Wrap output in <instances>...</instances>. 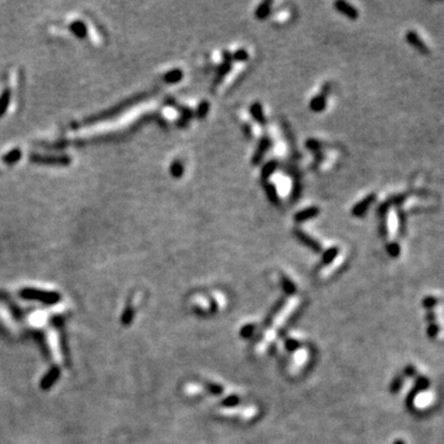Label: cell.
Returning <instances> with one entry per match:
<instances>
[{"label": "cell", "instance_id": "obj_9", "mask_svg": "<svg viewBox=\"0 0 444 444\" xmlns=\"http://www.w3.org/2000/svg\"><path fill=\"white\" fill-rule=\"evenodd\" d=\"M132 318H134V310H132L131 306H127L123 316V323L129 324L132 321Z\"/></svg>", "mask_w": 444, "mask_h": 444}, {"label": "cell", "instance_id": "obj_19", "mask_svg": "<svg viewBox=\"0 0 444 444\" xmlns=\"http://www.w3.org/2000/svg\"><path fill=\"white\" fill-rule=\"evenodd\" d=\"M287 347H288V349H290V350L295 349V348L297 347V342L293 341V339H288V341H287Z\"/></svg>", "mask_w": 444, "mask_h": 444}, {"label": "cell", "instance_id": "obj_6", "mask_svg": "<svg viewBox=\"0 0 444 444\" xmlns=\"http://www.w3.org/2000/svg\"><path fill=\"white\" fill-rule=\"evenodd\" d=\"M10 97H11V93H10L9 89H5L2 94L0 95V116L4 115L5 111H6L10 103Z\"/></svg>", "mask_w": 444, "mask_h": 444}, {"label": "cell", "instance_id": "obj_18", "mask_svg": "<svg viewBox=\"0 0 444 444\" xmlns=\"http://www.w3.org/2000/svg\"><path fill=\"white\" fill-rule=\"evenodd\" d=\"M336 254H337V249H331V251L327 253V258H324V262H327V263L331 262L332 259H333V257H336Z\"/></svg>", "mask_w": 444, "mask_h": 444}, {"label": "cell", "instance_id": "obj_20", "mask_svg": "<svg viewBox=\"0 0 444 444\" xmlns=\"http://www.w3.org/2000/svg\"><path fill=\"white\" fill-rule=\"evenodd\" d=\"M394 444H405V443L402 442V441H397V442H395Z\"/></svg>", "mask_w": 444, "mask_h": 444}, {"label": "cell", "instance_id": "obj_12", "mask_svg": "<svg viewBox=\"0 0 444 444\" xmlns=\"http://www.w3.org/2000/svg\"><path fill=\"white\" fill-rule=\"evenodd\" d=\"M240 402V399L237 396H230L222 401V406H236Z\"/></svg>", "mask_w": 444, "mask_h": 444}, {"label": "cell", "instance_id": "obj_2", "mask_svg": "<svg viewBox=\"0 0 444 444\" xmlns=\"http://www.w3.org/2000/svg\"><path fill=\"white\" fill-rule=\"evenodd\" d=\"M59 375H61V370H59V368L52 367L48 373L43 376L42 380H41L40 383L41 389H42V390H48V389H51L52 386L54 385V383L59 379Z\"/></svg>", "mask_w": 444, "mask_h": 444}, {"label": "cell", "instance_id": "obj_13", "mask_svg": "<svg viewBox=\"0 0 444 444\" xmlns=\"http://www.w3.org/2000/svg\"><path fill=\"white\" fill-rule=\"evenodd\" d=\"M207 389H209L210 393H212L214 395H220L223 391L222 386L217 385V384H207Z\"/></svg>", "mask_w": 444, "mask_h": 444}, {"label": "cell", "instance_id": "obj_11", "mask_svg": "<svg viewBox=\"0 0 444 444\" xmlns=\"http://www.w3.org/2000/svg\"><path fill=\"white\" fill-rule=\"evenodd\" d=\"M315 214H317V209H310V210H306V211L300 212L297 215V220H305V219H310V216H313Z\"/></svg>", "mask_w": 444, "mask_h": 444}, {"label": "cell", "instance_id": "obj_3", "mask_svg": "<svg viewBox=\"0 0 444 444\" xmlns=\"http://www.w3.org/2000/svg\"><path fill=\"white\" fill-rule=\"evenodd\" d=\"M31 160L41 164H59L66 165L71 163V158L68 157H42V155H32Z\"/></svg>", "mask_w": 444, "mask_h": 444}, {"label": "cell", "instance_id": "obj_7", "mask_svg": "<svg viewBox=\"0 0 444 444\" xmlns=\"http://www.w3.org/2000/svg\"><path fill=\"white\" fill-rule=\"evenodd\" d=\"M20 158H21V150H20V149H12L11 152H9V153H7V154L4 155L2 160H4V162L6 163V164H14V163H16L17 160L20 159Z\"/></svg>", "mask_w": 444, "mask_h": 444}, {"label": "cell", "instance_id": "obj_1", "mask_svg": "<svg viewBox=\"0 0 444 444\" xmlns=\"http://www.w3.org/2000/svg\"><path fill=\"white\" fill-rule=\"evenodd\" d=\"M20 295H21V297L26 298V300L40 301V302L46 303V305H54V303H57L59 300H61V295H59L58 293L31 289V288L22 289Z\"/></svg>", "mask_w": 444, "mask_h": 444}, {"label": "cell", "instance_id": "obj_17", "mask_svg": "<svg viewBox=\"0 0 444 444\" xmlns=\"http://www.w3.org/2000/svg\"><path fill=\"white\" fill-rule=\"evenodd\" d=\"M253 329H254V326H247V327H245V328L242 329L243 337H249V336H251L252 332H253Z\"/></svg>", "mask_w": 444, "mask_h": 444}, {"label": "cell", "instance_id": "obj_10", "mask_svg": "<svg viewBox=\"0 0 444 444\" xmlns=\"http://www.w3.org/2000/svg\"><path fill=\"white\" fill-rule=\"evenodd\" d=\"M180 78H181V72H179V71H173L165 75V80L169 83L178 82V80H180Z\"/></svg>", "mask_w": 444, "mask_h": 444}, {"label": "cell", "instance_id": "obj_15", "mask_svg": "<svg viewBox=\"0 0 444 444\" xmlns=\"http://www.w3.org/2000/svg\"><path fill=\"white\" fill-rule=\"evenodd\" d=\"M181 173H183V165L179 162H175L172 167V174L175 176H180Z\"/></svg>", "mask_w": 444, "mask_h": 444}, {"label": "cell", "instance_id": "obj_4", "mask_svg": "<svg viewBox=\"0 0 444 444\" xmlns=\"http://www.w3.org/2000/svg\"><path fill=\"white\" fill-rule=\"evenodd\" d=\"M407 41H409L412 46L419 48L421 52H423V53H428V47L426 46V43H423V41L421 40L416 32H409V35H407Z\"/></svg>", "mask_w": 444, "mask_h": 444}, {"label": "cell", "instance_id": "obj_8", "mask_svg": "<svg viewBox=\"0 0 444 444\" xmlns=\"http://www.w3.org/2000/svg\"><path fill=\"white\" fill-rule=\"evenodd\" d=\"M337 6L339 7L342 12L347 14L349 17H357V11L355 9H353L349 4H344V2H337Z\"/></svg>", "mask_w": 444, "mask_h": 444}, {"label": "cell", "instance_id": "obj_16", "mask_svg": "<svg viewBox=\"0 0 444 444\" xmlns=\"http://www.w3.org/2000/svg\"><path fill=\"white\" fill-rule=\"evenodd\" d=\"M402 386V376H399L393 381V385H391V391L393 393H396V391L400 390V388Z\"/></svg>", "mask_w": 444, "mask_h": 444}, {"label": "cell", "instance_id": "obj_14", "mask_svg": "<svg viewBox=\"0 0 444 444\" xmlns=\"http://www.w3.org/2000/svg\"><path fill=\"white\" fill-rule=\"evenodd\" d=\"M283 287H284V289H285V292L288 293V294H293V293L295 292V287H294V284H292V283L289 282V279H283Z\"/></svg>", "mask_w": 444, "mask_h": 444}, {"label": "cell", "instance_id": "obj_5", "mask_svg": "<svg viewBox=\"0 0 444 444\" xmlns=\"http://www.w3.org/2000/svg\"><path fill=\"white\" fill-rule=\"evenodd\" d=\"M71 30L72 32L79 38H84L85 36H87V26H85L84 22L82 21L73 22V24L71 25Z\"/></svg>", "mask_w": 444, "mask_h": 444}]
</instances>
